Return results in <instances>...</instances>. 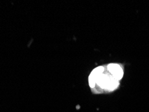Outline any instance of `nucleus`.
Returning <instances> with one entry per match:
<instances>
[{"label": "nucleus", "instance_id": "obj_1", "mask_svg": "<svg viewBox=\"0 0 149 112\" xmlns=\"http://www.w3.org/2000/svg\"><path fill=\"white\" fill-rule=\"evenodd\" d=\"M108 71L111 72L113 78H115L116 80H120L123 76V71L119 67V65L116 64H110L108 66Z\"/></svg>", "mask_w": 149, "mask_h": 112}]
</instances>
